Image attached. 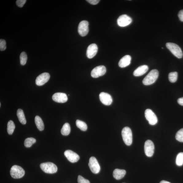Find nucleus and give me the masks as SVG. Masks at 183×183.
Here are the masks:
<instances>
[{
    "instance_id": "obj_1",
    "label": "nucleus",
    "mask_w": 183,
    "mask_h": 183,
    "mask_svg": "<svg viewBox=\"0 0 183 183\" xmlns=\"http://www.w3.org/2000/svg\"><path fill=\"white\" fill-rule=\"evenodd\" d=\"M159 72L158 70H152L143 80V84L145 85L148 86L154 83L157 80Z\"/></svg>"
},
{
    "instance_id": "obj_2",
    "label": "nucleus",
    "mask_w": 183,
    "mask_h": 183,
    "mask_svg": "<svg viewBox=\"0 0 183 183\" xmlns=\"http://www.w3.org/2000/svg\"><path fill=\"white\" fill-rule=\"evenodd\" d=\"M166 47L175 56L181 58L183 56L181 49L177 44L171 42H168L166 44Z\"/></svg>"
},
{
    "instance_id": "obj_3",
    "label": "nucleus",
    "mask_w": 183,
    "mask_h": 183,
    "mask_svg": "<svg viewBox=\"0 0 183 183\" xmlns=\"http://www.w3.org/2000/svg\"><path fill=\"white\" fill-rule=\"evenodd\" d=\"M122 134L123 140L126 144L128 146L131 145L133 140L131 129L128 127H125L123 129Z\"/></svg>"
},
{
    "instance_id": "obj_4",
    "label": "nucleus",
    "mask_w": 183,
    "mask_h": 183,
    "mask_svg": "<svg viewBox=\"0 0 183 183\" xmlns=\"http://www.w3.org/2000/svg\"><path fill=\"white\" fill-rule=\"evenodd\" d=\"M40 166L42 171L48 174H54L56 173L57 171V166L52 162L42 163Z\"/></svg>"
},
{
    "instance_id": "obj_5",
    "label": "nucleus",
    "mask_w": 183,
    "mask_h": 183,
    "mask_svg": "<svg viewBox=\"0 0 183 183\" xmlns=\"http://www.w3.org/2000/svg\"><path fill=\"white\" fill-rule=\"evenodd\" d=\"M10 175L14 179L21 178L24 176L25 171L20 166L18 165L13 166L10 170Z\"/></svg>"
},
{
    "instance_id": "obj_6",
    "label": "nucleus",
    "mask_w": 183,
    "mask_h": 183,
    "mask_svg": "<svg viewBox=\"0 0 183 183\" xmlns=\"http://www.w3.org/2000/svg\"><path fill=\"white\" fill-rule=\"evenodd\" d=\"M145 116L150 125H154L158 123V118L152 110L150 109L146 110Z\"/></svg>"
},
{
    "instance_id": "obj_7",
    "label": "nucleus",
    "mask_w": 183,
    "mask_h": 183,
    "mask_svg": "<svg viewBox=\"0 0 183 183\" xmlns=\"http://www.w3.org/2000/svg\"><path fill=\"white\" fill-rule=\"evenodd\" d=\"M89 166L91 170L94 174H98L100 170V165L96 159L94 157H91L90 159Z\"/></svg>"
},
{
    "instance_id": "obj_8",
    "label": "nucleus",
    "mask_w": 183,
    "mask_h": 183,
    "mask_svg": "<svg viewBox=\"0 0 183 183\" xmlns=\"http://www.w3.org/2000/svg\"><path fill=\"white\" fill-rule=\"evenodd\" d=\"M89 22L86 21H81L78 27V32L81 37L86 36L89 32Z\"/></svg>"
},
{
    "instance_id": "obj_9",
    "label": "nucleus",
    "mask_w": 183,
    "mask_h": 183,
    "mask_svg": "<svg viewBox=\"0 0 183 183\" xmlns=\"http://www.w3.org/2000/svg\"><path fill=\"white\" fill-rule=\"evenodd\" d=\"M106 72V68L105 66H100L95 68L91 71V76L93 78H97L103 76Z\"/></svg>"
},
{
    "instance_id": "obj_10",
    "label": "nucleus",
    "mask_w": 183,
    "mask_h": 183,
    "mask_svg": "<svg viewBox=\"0 0 183 183\" xmlns=\"http://www.w3.org/2000/svg\"><path fill=\"white\" fill-rule=\"evenodd\" d=\"M145 152L146 156L151 157L154 153V145L153 142L150 140H147L145 144Z\"/></svg>"
},
{
    "instance_id": "obj_11",
    "label": "nucleus",
    "mask_w": 183,
    "mask_h": 183,
    "mask_svg": "<svg viewBox=\"0 0 183 183\" xmlns=\"http://www.w3.org/2000/svg\"><path fill=\"white\" fill-rule=\"evenodd\" d=\"M132 22V19L127 15H122L117 19L118 25L120 27H125L129 25Z\"/></svg>"
},
{
    "instance_id": "obj_12",
    "label": "nucleus",
    "mask_w": 183,
    "mask_h": 183,
    "mask_svg": "<svg viewBox=\"0 0 183 183\" xmlns=\"http://www.w3.org/2000/svg\"><path fill=\"white\" fill-rule=\"evenodd\" d=\"M50 77V75L48 73H42L37 78L36 84L38 86L43 85L49 80Z\"/></svg>"
},
{
    "instance_id": "obj_13",
    "label": "nucleus",
    "mask_w": 183,
    "mask_h": 183,
    "mask_svg": "<svg viewBox=\"0 0 183 183\" xmlns=\"http://www.w3.org/2000/svg\"><path fill=\"white\" fill-rule=\"evenodd\" d=\"M64 155L68 161L72 163L77 162L80 159V157L77 153L70 150H67L64 152Z\"/></svg>"
},
{
    "instance_id": "obj_14",
    "label": "nucleus",
    "mask_w": 183,
    "mask_h": 183,
    "mask_svg": "<svg viewBox=\"0 0 183 183\" xmlns=\"http://www.w3.org/2000/svg\"><path fill=\"white\" fill-rule=\"evenodd\" d=\"M99 96L101 102L104 105L109 106L112 103V98L109 94L102 92L100 94Z\"/></svg>"
},
{
    "instance_id": "obj_15",
    "label": "nucleus",
    "mask_w": 183,
    "mask_h": 183,
    "mask_svg": "<svg viewBox=\"0 0 183 183\" xmlns=\"http://www.w3.org/2000/svg\"><path fill=\"white\" fill-rule=\"evenodd\" d=\"M52 99L58 103H64L67 102L68 98L66 94L62 93H55L52 96Z\"/></svg>"
},
{
    "instance_id": "obj_16",
    "label": "nucleus",
    "mask_w": 183,
    "mask_h": 183,
    "mask_svg": "<svg viewBox=\"0 0 183 183\" xmlns=\"http://www.w3.org/2000/svg\"><path fill=\"white\" fill-rule=\"evenodd\" d=\"M98 51L97 45L95 44H91L88 46L87 51L88 58L91 59L95 56Z\"/></svg>"
},
{
    "instance_id": "obj_17",
    "label": "nucleus",
    "mask_w": 183,
    "mask_h": 183,
    "mask_svg": "<svg viewBox=\"0 0 183 183\" xmlns=\"http://www.w3.org/2000/svg\"><path fill=\"white\" fill-rule=\"evenodd\" d=\"M149 69L148 66L146 65H142L140 66L134 71V76H140L145 74Z\"/></svg>"
},
{
    "instance_id": "obj_18",
    "label": "nucleus",
    "mask_w": 183,
    "mask_h": 183,
    "mask_svg": "<svg viewBox=\"0 0 183 183\" xmlns=\"http://www.w3.org/2000/svg\"><path fill=\"white\" fill-rule=\"evenodd\" d=\"M131 57L129 55H126L121 59L119 62V66L122 68L128 66L130 63Z\"/></svg>"
},
{
    "instance_id": "obj_19",
    "label": "nucleus",
    "mask_w": 183,
    "mask_h": 183,
    "mask_svg": "<svg viewBox=\"0 0 183 183\" xmlns=\"http://www.w3.org/2000/svg\"><path fill=\"white\" fill-rule=\"evenodd\" d=\"M125 170L116 169L113 171V176L116 179L120 180L124 177L126 174Z\"/></svg>"
},
{
    "instance_id": "obj_20",
    "label": "nucleus",
    "mask_w": 183,
    "mask_h": 183,
    "mask_svg": "<svg viewBox=\"0 0 183 183\" xmlns=\"http://www.w3.org/2000/svg\"><path fill=\"white\" fill-rule=\"evenodd\" d=\"M35 121L38 129L40 131L44 130L45 127L44 123L41 118L38 116H36L35 119Z\"/></svg>"
},
{
    "instance_id": "obj_21",
    "label": "nucleus",
    "mask_w": 183,
    "mask_h": 183,
    "mask_svg": "<svg viewBox=\"0 0 183 183\" xmlns=\"http://www.w3.org/2000/svg\"><path fill=\"white\" fill-rule=\"evenodd\" d=\"M17 115L19 122L23 125H25L27 121L23 111L21 109H18L17 111Z\"/></svg>"
},
{
    "instance_id": "obj_22",
    "label": "nucleus",
    "mask_w": 183,
    "mask_h": 183,
    "mask_svg": "<svg viewBox=\"0 0 183 183\" xmlns=\"http://www.w3.org/2000/svg\"><path fill=\"white\" fill-rule=\"evenodd\" d=\"M70 132L71 127L69 124L65 123L61 130L62 134L64 136H68Z\"/></svg>"
},
{
    "instance_id": "obj_23",
    "label": "nucleus",
    "mask_w": 183,
    "mask_h": 183,
    "mask_svg": "<svg viewBox=\"0 0 183 183\" xmlns=\"http://www.w3.org/2000/svg\"><path fill=\"white\" fill-rule=\"evenodd\" d=\"M76 125L78 128L83 131H86L88 127L86 123L79 120L76 121Z\"/></svg>"
},
{
    "instance_id": "obj_24",
    "label": "nucleus",
    "mask_w": 183,
    "mask_h": 183,
    "mask_svg": "<svg viewBox=\"0 0 183 183\" xmlns=\"http://www.w3.org/2000/svg\"><path fill=\"white\" fill-rule=\"evenodd\" d=\"M15 126L14 122L10 120L7 125V131L9 135H12L14 133Z\"/></svg>"
},
{
    "instance_id": "obj_25",
    "label": "nucleus",
    "mask_w": 183,
    "mask_h": 183,
    "mask_svg": "<svg viewBox=\"0 0 183 183\" xmlns=\"http://www.w3.org/2000/svg\"><path fill=\"white\" fill-rule=\"evenodd\" d=\"M36 142V140L33 138H28L26 139L24 142V145L26 147H30L32 145Z\"/></svg>"
},
{
    "instance_id": "obj_26",
    "label": "nucleus",
    "mask_w": 183,
    "mask_h": 183,
    "mask_svg": "<svg viewBox=\"0 0 183 183\" xmlns=\"http://www.w3.org/2000/svg\"><path fill=\"white\" fill-rule=\"evenodd\" d=\"M178 77V73L177 72H172L169 74V79L172 83H174L177 81Z\"/></svg>"
},
{
    "instance_id": "obj_27",
    "label": "nucleus",
    "mask_w": 183,
    "mask_h": 183,
    "mask_svg": "<svg viewBox=\"0 0 183 183\" xmlns=\"http://www.w3.org/2000/svg\"><path fill=\"white\" fill-rule=\"evenodd\" d=\"M176 164L178 166L183 165V153H180L177 155L176 159Z\"/></svg>"
},
{
    "instance_id": "obj_28",
    "label": "nucleus",
    "mask_w": 183,
    "mask_h": 183,
    "mask_svg": "<svg viewBox=\"0 0 183 183\" xmlns=\"http://www.w3.org/2000/svg\"><path fill=\"white\" fill-rule=\"evenodd\" d=\"M20 63L22 66L25 65L27 60V55L25 52H22L20 56Z\"/></svg>"
},
{
    "instance_id": "obj_29",
    "label": "nucleus",
    "mask_w": 183,
    "mask_h": 183,
    "mask_svg": "<svg viewBox=\"0 0 183 183\" xmlns=\"http://www.w3.org/2000/svg\"><path fill=\"white\" fill-rule=\"evenodd\" d=\"M175 137L178 141L183 142V128L178 130L176 134Z\"/></svg>"
},
{
    "instance_id": "obj_30",
    "label": "nucleus",
    "mask_w": 183,
    "mask_h": 183,
    "mask_svg": "<svg viewBox=\"0 0 183 183\" xmlns=\"http://www.w3.org/2000/svg\"><path fill=\"white\" fill-rule=\"evenodd\" d=\"M6 49V43L4 40L1 39L0 40V50L1 51H5Z\"/></svg>"
},
{
    "instance_id": "obj_31",
    "label": "nucleus",
    "mask_w": 183,
    "mask_h": 183,
    "mask_svg": "<svg viewBox=\"0 0 183 183\" xmlns=\"http://www.w3.org/2000/svg\"><path fill=\"white\" fill-rule=\"evenodd\" d=\"M77 181L78 183H90L89 180L85 179L80 175L78 176Z\"/></svg>"
},
{
    "instance_id": "obj_32",
    "label": "nucleus",
    "mask_w": 183,
    "mask_h": 183,
    "mask_svg": "<svg viewBox=\"0 0 183 183\" xmlns=\"http://www.w3.org/2000/svg\"><path fill=\"white\" fill-rule=\"evenodd\" d=\"M26 0H18L16 2V4L19 7L22 8L23 6L26 2Z\"/></svg>"
},
{
    "instance_id": "obj_33",
    "label": "nucleus",
    "mask_w": 183,
    "mask_h": 183,
    "mask_svg": "<svg viewBox=\"0 0 183 183\" xmlns=\"http://www.w3.org/2000/svg\"><path fill=\"white\" fill-rule=\"evenodd\" d=\"M87 2L93 5H96L100 2L99 0H87Z\"/></svg>"
},
{
    "instance_id": "obj_34",
    "label": "nucleus",
    "mask_w": 183,
    "mask_h": 183,
    "mask_svg": "<svg viewBox=\"0 0 183 183\" xmlns=\"http://www.w3.org/2000/svg\"><path fill=\"white\" fill-rule=\"evenodd\" d=\"M179 18L181 21L183 22V10L180 11L178 14Z\"/></svg>"
},
{
    "instance_id": "obj_35",
    "label": "nucleus",
    "mask_w": 183,
    "mask_h": 183,
    "mask_svg": "<svg viewBox=\"0 0 183 183\" xmlns=\"http://www.w3.org/2000/svg\"><path fill=\"white\" fill-rule=\"evenodd\" d=\"M177 101L178 103L180 105L183 106V97L179 98Z\"/></svg>"
},
{
    "instance_id": "obj_36",
    "label": "nucleus",
    "mask_w": 183,
    "mask_h": 183,
    "mask_svg": "<svg viewBox=\"0 0 183 183\" xmlns=\"http://www.w3.org/2000/svg\"><path fill=\"white\" fill-rule=\"evenodd\" d=\"M160 183H171L168 181H162Z\"/></svg>"
},
{
    "instance_id": "obj_37",
    "label": "nucleus",
    "mask_w": 183,
    "mask_h": 183,
    "mask_svg": "<svg viewBox=\"0 0 183 183\" xmlns=\"http://www.w3.org/2000/svg\"><path fill=\"white\" fill-rule=\"evenodd\" d=\"M1 103H0V107H1Z\"/></svg>"
},
{
    "instance_id": "obj_38",
    "label": "nucleus",
    "mask_w": 183,
    "mask_h": 183,
    "mask_svg": "<svg viewBox=\"0 0 183 183\" xmlns=\"http://www.w3.org/2000/svg\"><path fill=\"white\" fill-rule=\"evenodd\" d=\"M162 49H163V48H162Z\"/></svg>"
}]
</instances>
